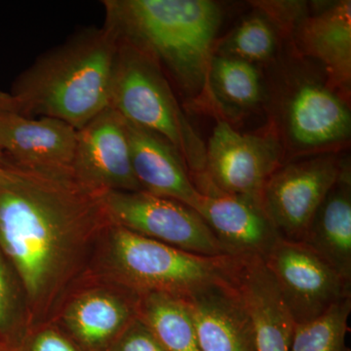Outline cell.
<instances>
[{"label":"cell","instance_id":"26","mask_svg":"<svg viewBox=\"0 0 351 351\" xmlns=\"http://www.w3.org/2000/svg\"><path fill=\"white\" fill-rule=\"evenodd\" d=\"M110 351H167L138 318L122 332Z\"/></svg>","mask_w":351,"mask_h":351},{"label":"cell","instance_id":"21","mask_svg":"<svg viewBox=\"0 0 351 351\" xmlns=\"http://www.w3.org/2000/svg\"><path fill=\"white\" fill-rule=\"evenodd\" d=\"M207 84L219 103L239 110H251L262 101L260 73L254 64L235 58L215 55Z\"/></svg>","mask_w":351,"mask_h":351},{"label":"cell","instance_id":"7","mask_svg":"<svg viewBox=\"0 0 351 351\" xmlns=\"http://www.w3.org/2000/svg\"><path fill=\"white\" fill-rule=\"evenodd\" d=\"M282 147L271 134H242L219 121L206 145V164L195 184L208 191L261 200L270 176L282 165Z\"/></svg>","mask_w":351,"mask_h":351},{"label":"cell","instance_id":"28","mask_svg":"<svg viewBox=\"0 0 351 351\" xmlns=\"http://www.w3.org/2000/svg\"><path fill=\"white\" fill-rule=\"evenodd\" d=\"M7 159L5 157V154H4L3 151H2L1 147H0V167L4 165L6 163Z\"/></svg>","mask_w":351,"mask_h":351},{"label":"cell","instance_id":"17","mask_svg":"<svg viewBox=\"0 0 351 351\" xmlns=\"http://www.w3.org/2000/svg\"><path fill=\"white\" fill-rule=\"evenodd\" d=\"M124 120V119H123ZM134 175L142 191L195 210L202 193L181 156L162 138L124 120Z\"/></svg>","mask_w":351,"mask_h":351},{"label":"cell","instance_id":"23","mask_svg":"<svg viewBox=\"0 0 351 351\" xmlns=\"http://www.w3.org/2000/svg\"><path fill=\"white\" fill-rule=\"evenodd\" d=\"M27 332L24 293L12 267L0 251V348L14 350Z\"/></svg>","mask_w":351,"mask_h":351},{"label":"cell","instance_id":"10","mask_svg":"<svg viewBox=\"0 0 351 351\" xmlns=\"http://www.w3.org/2000/svg\"><path fill=\"white\" fill-rule=\"evenodd\" d=\"M71 173L96 193L142 191L132 168L125 123L113 108L77 130Z\"/></svg>","mask_w":351,"mask_h":351},{"label":"cell","instance_id":"18","mask_svg":"<svg viewBox=\"0 0 351 351\" xmlns=\"http://www.w3.org/2000/svg\"><path fill=\"white\" fill-rule=\"evenodd\" d=\"M298 48L324 66L335 87L350 89L351 82V2L339 1L295 27Z\"/></svg>","mask_w":351,"mask_h":351},{"label":"cell","instance_id":"5","mask_svg":"<svg viewBox=\"0 0 351 351\" xmlns=\"http://www.w3.org/2000/svg\"><path fill=\"white\" fill-rule=\"evenodd\" d=\"M119 43L110 107L126 121L165 140L195 181L205 172L206 145L182 112L158 64L137 48Z\"/></svg>","mask_w":351,"mask_h":351},{"label":"cell","instance_id":"8","mask_svg":"<svg viewBox=\"0 0 351 351\" xmlns=\"http://www.w3.org/2000/svg\"><path fill=\"white\" fill-rule=\"evenodd\" d=\"M346 168L332 154L277 168L263 189L261 203L281 239L302 242L314 215Z\"/></svg>","mask_w":351,"mask_h":351},{"label":"cell","instance_id":"9","mask_svg":"<svg viewBox=\"0 0 351 351\" xmlns=\"http://www.w3.org/2000/svg\"><path fill=\"white\" fill-rule=\"evenodd\" d=\"M263 260L295 324L315 319L351 297V283L302 242L280 239Z\"/></svg>","mask_w":351,"mask_h":351},{"label":"cell","instance_id":"3","mask_svg":"<svg viewBox=\"0 0 351 351\" xmlns=\"http://www.w3.org/2000/svg\"><path fill=\"white\" fill-rule=\"evenodd\" d=\"M119 47L105 27L39 60L14 87L18 112L59 119L80 130L110 107Z\"/></svg>","mask_w":351,"mask_h":351},{"label":"cell","instance_id":"24","mask_svg":"<svg viewBox=\"0 0 351 351\" xmlns=\"http://www.w3.org/2000/svg\"><path fill=\"white\" fill-rule=\"evenodd\" d=\"M276 31L269 20L255 15L233 29L219 47V56L232 57L254 64L269 60L276 53Z\"/></svg>","mask_w":351,"mask_h":351},{"label":"cell","instance_id":"22","mask_svg":"<svg viewBox=\"0 0 351 351\" xmlns=\"http://www.w3.org/2000/svg\"><path fill=\"white\" fill-rule=\"evenodd\" d=\"M350 313L348 297L315 319L295 324L290 351H350L346 345Z\"/></svg>","mask_w":351,"mask_h":351},{"label":"cell","instance_id":"12","mask_svg":"<svg viewBox=\"0 0 351 351\" xmlns=\"http://www.w3.org/2000/svg\"><path fill=\"white\" fill-rule=\"evenodd\" d=\"M137 295L103 284L68 295L56 317L85 350H110L137 318Z\"/></svg>","mask_w":351,"mask_h":351},{"label":"cell","instance_id":"16","mask_svg":"<svg viewBox=\"0 0 351 351\" xmlns=\"http://www.w3.org/2000/svg\"><path fill=\"white\" fill-rule=\"evenodd\" d=\"M228 276L250 315L258 351H290L295 321L263 258L230 256Z\"/></svg>","mask_w":351,"mask_h":351},{"label":"cell","instance_id":"30","mask_svg":"<svg viewBox=\"0 0 351 351\" xmlns=\"http://www.w3.org/2000/svg\"><path fill=\"white\" fill-rule=\"evenodd\" d=\"M0 351H4L3 350H2V348H0Z\"/></svg>","mask_w":351,"mask_h":351},{"label":"cell","instance_id":"11","mask_svg":"<svg viewBox=\"0 0 351 351\" xmlns=\"http://www.w3.org/2000/svg\"><path fill=\"white\" fill-rule=\"evenodd\" d=\"M281 126L289 147L302 156L346 143L350 138V110L331 88L304 80L286 96Z\"/></svg>","mask_w":351,"mask_h":351},{"label":"cell","instance_id":"15","mask_svg":"<svg viewBox=\"0 0 351 351\" xmlns=\"http://www.w3.org/2000/svg\"><path fill=\"white\" fill-rule=\"evenodd\" d=\"M77 130L51 117L0 112V147L10 162L27 169L71 172Z\"/></svg>","mask_w":351,"mask_h":351},{"label":"cell","instance_id":"2","mask_svg":"<svg viewBox=\"0 0 351 351\" xmlns=\"http://www.w3.org/2000/svg\"><path fill=\"white\" fill-rule=\"evenodd\" d=\"M108 29L163 64L188 93L207 86L221 11L209 0H107Z\"/></svg>","mask_w":351,"mask_h":351},{"label":"cell","instance_id":"6","mask_svg":"<svg viewBox=\"0 0 351 351\" xmlns=\"http://www.w3.org/2000/svg\"><path fill=\"white\" fill-rule=\"evenodd\" d=\"M110 225L175 248L206 256H228L204 219L179 201L138 191L101 193Z\"/></svg>","mask_w":351,"mask_h":351},{"label":"cell","instance_id":"20","mask_svg":"<svg viewBox=\"0 0 351 351\" xmlns=\"http://www.w3.org/2000/svg\"><path fill=\"white\" fill-rule=\"evenodd\" d=\"M137 318L167 351H200L193 319L180 298L138 295Z\"/></svg>","mask_w":351,"mask_h":351},{"label":"cell","instance_id":"27","mask_svg":"<svg viewBox=\"0 0 351 351\" xmlns=\"http://www.w3.org/2000/svg\"><path fill=\"white\" fill-rule=\"evenodd\" d=\"M18 112V103L12 95L0 90V112Z\"/></svg>","mask_w":351,"mask_h":351},{"label":"cell","instance_id":"13","mask_svg":"<svg viewBox=\"0 0 351 351\" xmlns=\"http://www.w3.org/2000/svg\"><path fill=\"white\" fill-rule=\"evenodd\" d=\"M182 300L200 351H258L250 315L228 274Z\"/></svg>","mask_w":351,"mask_h":351},{"label":"cell","instance_id":"19","mask_svg":"<svg viewBox=\"0 0 351 351\" xmlns=\"http://www.w3.org/2000/svg\"><path fill=\"white\" fill-rule=\"evenodd\" d=\"M302 243L351 283V177L346 168L321 203Z\"/></svg>","mask_w":351,"mask_h":351},{"label":"cell","instance_id":"1","mask_svg":"<svg viewBox=\"0 0 351 351\" xmlns=\"http://www.w3.org/2000/svg\"><path fill=\"white\" fill-rule=\"evenodd\" d=\"M110 226L101 193L73 173L6 161L0 175V251L24 293L29 332L55 319Z\"/></svg>","mask_w":351,"mask_h":351},{"label":"cell","instance_id":"25","mask_svg":"<svg viewBox=\"0 0 351 351\" xmlns=\"http://www.w3.org/2000/svg\"><path fill=\"white\" fill-rule=\"evenodd\" d=\"M38 331L27 334L20 345L10 351H83L62 332L49 326L36 328Z\"/></svg>","mask_w":351,"mask_h":351},{"label":"cell","instance_id":"4","mask_svg":"<svg viewBox=\"0 0 351 351\" xmlns=\"http://www.w3.org/2000/svg\"><path fill=\"white\" fill-rule=\"evenodd\" d=\"M230 261V256L196 255L110 225L90 267L103 283L137 297L164 294L184 299L228 276Z\"/></svg>","mask_w":351,"mask_h":351},{"label":"cell","instance_id":"29","mask_svg":"<svg viewBox=\"0 0 351 351\" xmlns=\"http://www.w3.org/2000/svg\"><path fill=\"white\" fill-rule=\"evenodd\" d=\"M3 166H2V167H0V175H1L2 172H3Z\"/></svg>","mask_w":351,"mask_h":351},{"label":"cell","instance_id":"14","mask_svg":"<svg viewBox=\"0 0 351 351\" xmlns=\"http://www.w3.org/2000/svg\"><path fill=\"white\" fill-rule=\"evenodd\" d=\"M228 256L262 258L281 239L260 199L208 191L195 208Z\"/></svg>","mask_w":351,"mask_h":351}]
</instances>
